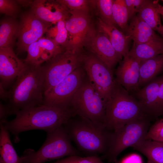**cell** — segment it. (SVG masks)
I'll return each instance as SVG.
<instances>
[{
	"label": "cell",
	"mask_w": 163,
	"mask_h": 163,
	"mask_svg": "<svg viewBox=\"0 0 163 163\" xmlns=\"http://www.w3.org/2000/svg\"><path fill=\"white\" fill-rule=\"evenodd\" d=\"M26 64L3 100L10 115L43 104L44 75L42 64Z\"/></svg>",
	"instance_id": "obj_1"
},
{
	"label": "cell",
	"mask_w": 163,
	"mask_h": 163,
	"mask_svg": "<svg viewBox=\"0 0 163 163\" xmlns=\"http://www.w3.org/2000/svg\"><path fill=\"white\" fill-rule=\"evenodd\" d=\"M15 115L14 119L2 124L18 140V135L22 132L40 129L50 133L77 115L72 107L61 108L42 105L22 110Z\"/></svg>",
	"instance_id": "obj_2"
},
{
	"label": "cell",
	"mask_w": 163,
	"mask_h": 163,
	"mask_svg": "<svg viewBox=\"0 0 163 163\" xmlns=\"http://www.w3.org/2000/svg\"><path fill=\"white\" fill-rule=\"evenodd\" d=\"M78 116L77 119L72 118L63 125L70 140L88 156L105 155L109 149L113 131L104 125Z\"/></svg>",
	"instance_id": "obj_3"
},
{
	"label": "cell",
	"mask_w": 163,
	"mask_h": 163,
	"mask_svg": "<svg viewBox=\"0 0 163 163\" xmlns=\"http://www.w3.org/2000/svg\"><path fill=\"white\" fill-rule=\"evenodd\" d=\"M145 117H151L140 102L115 80L113 91L106 104V127L115 131L134 120Z\"/></svg>",
	"instance_id": "obj_4"
},
{
	"label": "cell",
	"mask_w": 163,
	"mask_h": 163,
	"mask_svg": "<svg viewBox=\"0 0 163 163\" xmlns=\"http://www.w3.org/2000/svg\"><path fill=\"white\" fill-rule=\"evenodd\" d=\"M68 134L63 125L47 133L46 139L37 151L25 150L23 163H44L65 157L78 155V151L72 145Z\"/></svg>",
	"instance_id": "obj_5"
},
{
	"label": "cell",
	"mask_w": 163,
	"mask_h": 163,
	"mask_svg": "<svg viewBox=\"0 0 163 163\" xmlns=\"http://www.w3.org/2000/svg\"><path fill=\"white\" fill-rule=\"evenodd\" d=\"M85 54L82 50L64 48L42 65L44 75V96L75 69L83 64Z\"/></svg>",
	"instance_id": "obj_6"
},
{
	"label": "cell",
	"mask_w": 163,
	"mask_h": 163,
	"mask_svg": "<svg viewBox=\"0 0 163 163\" xmlns=\"http://www.w3.org/2000/svg\"><path fill=\"white\" fill-rule=\"evenodd\" d=\"M70 104L77 115L104 126L106 103L92 86L86 74Z\"/></svg>",
	"instance_id": "obj_7"
},
{
	"label": "cell",
	"mask_w": 163,
	"mask_h": 163,
	"mask_svg": "<svg viewBox=\"0 0 163 163\" xmlns=\"http://www.w3.org/2000/svg\"><path fill=\"white\" fill-rule=\"evenodd\" d=\"M150 117L136 119L112 132L108 149L104 156L115 162L117 156L129 147L145 139L149 128Z\"/></svg>",
	"instance_id": "obj_8"
},
{
	"label": "cell",
	"mask_w": 163,
	"mask_h": 163,
	"mask_svg": "<svg viewBox=\"0 0 163 163\" xmlns=\"http://www.w3.org/2000/svg\"><path fill=\"white\" fill-rule=\"evenodd\" d=\"M83 65L90 82L106 104L114 88L113 70L90 52L85 53Z\"/></svg>",
	"instance_id": "obj_9"
},
{
	"label": "cell",
	"mask_w": 163,
	"mask_h": 163,
	"mask_svg": "<svg viewBox=\"0 0 163 163\" xmlns=\"http://www.w3.org/2000/svg\"><path fill=\"white\" fill-rule=\"evenodd\" d=\"M85 75L83 64L75 69L45 95L42 105L61 108L71 107V100Z\"/></svg>",
	"instance_id": "obj_10"
},
{
	"label": "cell",
	"mask_w": 163,
	"mask_h": 163,
	"mask_svg": "<svg viewBox=\"0 0 163 163\" xmlns=\"http://www.w3.org/2000/svg\"><path fill=\"white\" fill-rule=\"evenodd\" d=\"M50 23L40 19L30 11L22 14L17 39L18 53L27 52L30 44L42 38L48 30Z\"/></svg>",
	"instance_id": "obj_11"
},
{
	"label": "cell",
	"mask_w": 163,
	"mask_h": 163,
	"mask_svg": "<svg viewBox=\"0 0 163 163\" xmlns=\"http://www.w3.org/2000/svg\"><path fill=\"white\" fill-rule=\"evenodd\" d=\"M84 46L112 70L122 59L107 37L93 27L85 40Z\"/></svg>",
	"instance_id": "obj_12"
},
{
	"label": "cell",
	"mask_w": 163,
	"mask_h": 163,
	"mask_svg": "<svg viewBox=\"0 0 163 163\" xmlns=\"http://www.w3.org/2000/svg\"><path fill=\"white\" fill-rule=\"evenodd\" d=\"M69 13L70 16L65 21L68 38L65 48L82 50L85 40L92 27L91 19L88 14L76 11Z\"/></svg>",
	"instance_id": "obj_13"
},
{
	"label": "cell",
	"mask_w": 163,
	"mask_h": 163,
	"mask_svg": "<svg viewBox=\"0 0 163 163\" xmlns=\"http://www.w3.org/2000/svg\"><path fill=\"white\" fill-rule=\"evenodd\" d=\"M26 66L24 60L18 58L13 48H0V85L4 89L10 85Z\"/></svg>",
	"instance_id": "obj_14"
},
{
	"label": "cell",
	"mask_w": 163,
	"mask_h": 163,
	"mask_svg": "<svg viewBox=\"0 0 163 163\" xmlns=\"http://www.w3.org/2000/svg\"><path fill=\"white\" fill-rule=\"evenodd\" d=\"M140 62L127 54L120 62L115 71V80L128 92L139 89Z\"/></svg>",
	"instance_id": "obj_15"
},
{
	"label": "cell",
	"mask_w": 163,
	"mask_h": 163,
	"mask_svg": "<svg viewBox=\"0 0 163 163\" xmlns=\"http://www.w3.org/2000/svg\"><path fill=\"white\" fill-rule=\"evenodd\" d=\"M64 49L52 39L42 38L29 46L27 51V57L24 61L26 63L41 65L52 59Z\"/></svg>",
	"instance_id": "obj_16"
},
{
	"label": "cell",
	"mask_w": 163,
	"mask_h": 163,
	"mask_svg": "<svg viewBox=\"0 0 163 163\" xmlns=\"http://www.w3.org/2000/svg\"><path fill=\"white\" fill-rule=\"evenodd\" d=\"M30 11L42 20L50 23L66 20L70 16L69 10L58 0L31 1Z\"/></svg>",
	"instance_id": "obj_17"
},
{
	"label": "cell",
	"mask_w": 163,
	"mask_h": 163,
	"mask_svg": "<svg viewBox=\"0 0 163 163\" xmlns=\"http://www.w3.org/2000/svg\"><path fill=\"white\" fill-rule=\"evenodd\" d=\"M162 76L155 78L142 88L136 91V97L146 113L151 117L159 116L158 96Z\"/></svg>",
	"instance_id": "obj_18"
},
{
	"label": "cell",
	"mask_w": 163,
	"mask_h": 163,
	"mask_svg": "<svg viewBox=\"0 0 163 163\" xmlns=\"http://www.w3.org/2000/svg\"><path fill=\"white\" fill-rule=\"evenodd\" d=\"M98 30L104 34L108 38L116 51L122 57L128 53L129 44L131 40L128 37L117 29L116 26L99 18Z\"/></svg>",
	"instance_id": "obj_19"
},
{
	"label": "cell",
	"mask_w": 163,
	"mask_h": 163,
	"mask_svg": "<svg viewBox=\"0 0 163 163\" xmlns=\"http://www.w3.org/2000/svg\"><path fill=\"white\" fill-rule=\"evenodd\" d=\"M131 20L125 34L133 43H145L160 37L138 14Z\"/></svg>",
	"instance_id": "obj_20"
},
{
	"label": "cell",
	"mask_w": 163,
	"mask_h": 163,
	"mask_svg": "<svg viewBox=\"0 0 163 163\" xmlns=\"http://www.w3.org/2000/svg\"><path fill=\"white\" fill-rule=\"evenodd\" d=\"M161 54H163V37L160 36L145 43H133L128 54L140 61Z\"/></svg>",
	"instance_id": "obj_21"
},
{
	"label": "cell",
	"mask_w": 163,
	"mask_h": 163,
	"mask_svg": "<svg viewBox=\"0 0 163 163\" xmlns=\"http://www.w3.org/2000/svg\"><path fill=\"white\" fill-rule=\"evenodd\" d=\"M163 72V54L141 61L139 89L149 83Z\"/></svg>",
	"instance_id": "obj_22"
},
{
	"label": "cell",
	"mask_w": 163,
	"mask_h": 163,
	"mask_svg": "<svg viewBox=\"0 0 163 163\" xmlns=\"http://www.w3.org/2000/svg\"><path fill=\"white\" fill-rule=\"evenodd\" d=\"M0 163H23L24 157L19 156L11 142L9 132L0 124Z\"/></svg>",
	"instance_id": "obj_23"
},
{
	"label": "cell",
	"mask_w": 163,
	"mask_h": 163,
	"mask_svg": "<svg viewBox=\"0 0 163 163\" xmlns=\"http://www.w3.org/2000/svg\"><path fill=\"white\" fill-rule=\"evenodd\" d=\"M19 28V22L15 18L9 17L0 21V48H13L18 39Z\"/></svg>",
	"instance_id": "obj_24"
},
{
	"label": "cell",
	"mask_w": 163,
	"mask_h": 163,
	"mask_svg": "<svg viewBox=\"0 0 163 163\" xmlns=\"http://www.w3.org/2000/svg\"><path fill=\"white\" fill-rule=\"evenodd\" d=\"M154 163H163V142L144 139L133 146Z\"/></svg>",
	"instance_id": "obj_25"
},
{
	"label": "cell",
	"mask_w": 163,
	"mask_h": 163,
	"mask_svg": "<svg viewBox=\"0 0 163 163\" xmlns=\"http://www.w3.org/2000/svg\"><path fill=\"white\" fill-rule=\"evenodd\" d=\"M138 15L154 31L163 37V25L161 15L156 8L155 1L149 0L139 10Z\"/></svg>",
	"instance_id": "obj_26"
},
{
	"label": "cell",
	"mask_w": 163,
	"mask_h": 163,
	"mask_svg": "<svg viewBox=\"0 0 163 163\" xmlns=\"http://www.w3.org/2000/svg\"><path fill=\"white\" fill-rule=\"evenodd\" d=\"M113 17L116 25L125 34L129 25V19L124 0H113Z\"/></svg>",
	"instance_id": "obj_27"
},
{
	"label": "cell",
	"mask_w": 163,
	"mask_h": 163,
	"mask_svg": "<svg viewBox=\"0 0 163 163\" xmlns=\"http://www.w3.org/2000/svg\"><path fill=\"white\" fill-rule=\"evenodd\" d=\"M101 15V18L105 22L116 26L113 17V0H92Z\"/></svg>",
	"instance_id": "obj_28"
},
{
	"label": "cell",
	"mask_w": 163,
	"mask_h": 163,
	"mask_svg": "<svg viewBox=\"0 0 163 163\" xmlns=\"http://www.w3.org/2000/svg\"><path fill=\"white\" fill-rule=\"evenodd\" d=\"M58 1L64 6L69 11H76L88 14L89 5L91 0H59Z\"/></svg>",
	"instance_id": "obj_29"
},
{
	"label": "cell",
	"mask_w": 163,
	"mask_h": 163,
	"mask_svg": "<svg viewBox=\"0 0 163 163\" xmlns=\"http://www.w3.org/2000/svg\"><path fill=\"white\" fill-rule=\"evenodd\" d=\"M18 0H0V12L15 18L20 11Z\"/></svg>",
	"instance_id": "obj_30"
},
{
	"label": "cell",
	"mask_w": 163,
	"mask_h": 163,
	"mask_svg": "<svg viewBox=\"0 0 163 163\" xmlns=\"http://www.w3.org/2000/svg\"><path fill=\"white\" fill-rule=\"evenodd\" d=\"M53 163H104L98 155L85 157L73 155L59 160Z\"/></svg>",
	"instance_id": "obj_31"
},
{
	"label": "cell",
	"mask_w": 163,
	"mask_h": 163,
	"mask_svg": "<svg viewBox=\"0 0 163 163\" xmlns=\"http://www.w3.org/2000/svg\"><path fill=\"white\" fill-rule=\"evenodd\" d=\"M145 139L163 142V118L149 128Z\"/></svg>",
	"instance_id": "obj_32"
},
{
	"label": "cell",
	"mask_w": 163,
	"mask_h": 163,
	"mask_svg": "<svg viewBox=\"0 0 163 163\" xmlns=\"http://www.w3.org/2000/svg\"><path fill=\"white\" fill-rule=\"evenodd\" d=\"M65 21L62 20L57 22L56 34L54 38L52 39L57 45L64 48L66 44L68 38Z\"/></svg>",
	"instance_id": "obj_33"
},
{
	"label": "cell",
	"mask_w": 163,
	"mask_h": 163,
	"mask_svg": "<svg viewBox=\"0 0 163 163\" xmlns=\"http://www.w3.org/2000/svg\"><path fill=\"white\" fill-rule=\"evenodd\" d=\"M128 14L129 20L138 13L147 3L148 0H124Z\"/></svg>",
	"instance_id": "obj_34"
},
{
	"label": "cell",
	"mask_w": 163,
	"mask_h": 163,
	"mask_svg": "<svg viewBox=\"0 0 163 163\" xmlns=\"http://www.w3.org/2000/svg\"><path fill=\"white\" fill-rule=\"evenodd\" d=\"M158 104L159 116H160L163 115V75L159 88Z\"/></svg>",
	"instance_id": "obj_35"
},
{
	"label": "cell",
	"mask_w": 163,
	"mask_h": 163,
	"mask_svg": "<svg viewBox=\"0 0 163 163\" xmlns=\"http://www.w3.org/2000/svg\"><path fill=\"white\" fill-rule=\"evenodd\" d=\"M0 105V124H3L8 121L7 118L10 114L5 104L1 102Z\"/></svg>",
	"instance_id": "obj_36"
},
{
	"label": "cell",
	"mask_w": 163,
	"mask_h": 163,
	"mask_svg": "<svg viewBox=\"0 0 163 163\" xmlns=\"http://www.w3.org/2000/svg\"><path fill=\"white\" fill-rule=\"evenodd\" d=\"M130 157L127 158H127L123 160L130 163H141L140 159L138 157L132 156Z\"/></svg>",
	"instance_id": "obj_37"
},
{
	"label": "cell",
	"mask_w": 163,
	"mask_h": 163,
	"mask_svg": "<svg viewBox=\"0 0 163 163\" xmlns=\"http://www.w3.org/2000/svg\"><path fill=\"white\" fill-rule=\"evenodd\" d=\"M158 1H155V5L158 12L163 16V4L160 5L158 3Z\"/></svg>",
	"instance_id": "obj_38"
},
{
	"label": "cell",
	"mask_w": 163,
	"mask_h": 163,
	"mask_svg": "<svg viewBox=\"0 0 163 163\" xmlns=\"http://www.w3.org/2000/svg\"><path fill=\"white\" fill-rule=\"evenodd\" d=\"M147 163H154V162H153L152 161L149 160H148V161H147Z\"/></svg>",
	"instance_id": "obj_39"
},
{
	"label": "cell",
	"mask_w": 163,
	"mask_h": 163,
	"mask_svg": "<svg viewBox=\"0 0 163 163\" xmlns=\"http://www.w3.org/2000/svg\"><path fill=\"white\" fill-rule=\"evenodd\" d=\"M114 163H120V162L117 160L114 162Z\"/></svg>",
	"instance_id": "obj_40"
},
{
	"label": "cell",
	"mask_w": 163,
	"mask_h": 163,
	"mask_svg": "<svg viewBox=\"0 0 163 163\" xmlns=\"http://www.w3.org/2000/svg\"></svg>",
	"instance_id": "obj_41"
},
{
	"label": "cell",
	"mask_w": 163,
	"mask_h": 163,
	"mask_svg": "<svg viewBox=\"0 0 163 163\" xmlns=\"http://www.w3.org/2000/svg\"></svg>",
	"instance_id": "obj_42"
}]
</instances>
